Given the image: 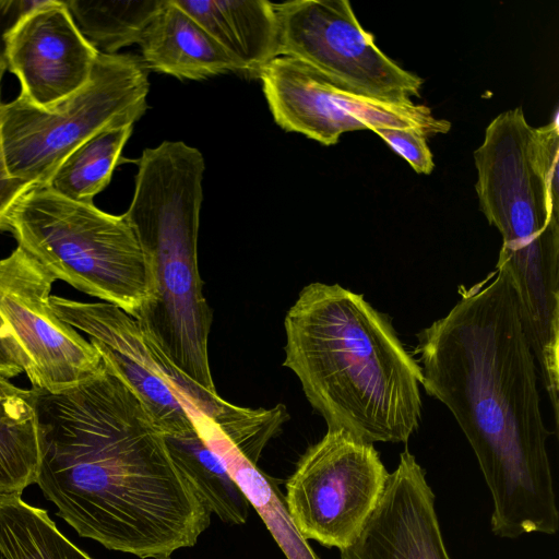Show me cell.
Here are the masks:
<instances>
[{
  "instance_id": "ba28073f",
  "label": "cell",
  "mask_w": 559,
  "mask_h": 559,
  "mask_svg": "<svg viewBox=\"0 0 559 559\" xmlns=\"http://www.w3.org/2000/svg\"><path fill=\"white\" fill-rule=\"evenodd\" d=\"M389 475L373 443L328 430L286 483L288 518L302 539L341 551L371 516Z\"/></svg>"
},
{
  "instance_id": "603a6c76",
  "label": "cell",
  "mask_w": 559,
  "mask_h": 559,
  "mask_svg": "<svg viewBox=\"0 0 559 559\" xmlns=\"http://www.w3.org/2000/svg\"><path fill=\"white\" fill-rule=\"evenodd\" d=\"M373 132L406 159L417 174L429 175L433 170V156L426 141L428 135L421 130L381 128Z\"/></svg>"
},
{
  "instance_id": "d6986e66",
  "label": "cell",
  "mask_w": 559,
  "mask_h": 559,
  "mask_svg": "<svg viewBox=\"0 0 559 559\" xmlns=\"http://www.w3.org/2000/svg\"><path fill=\"white\" fill-rule=\"evenodd\" d=\"M0 559H92L68 539L47 511L21 496H0Z\"/></svg>"
},
{
  "instance_id": "5b68a950",
  "label": "cell",
  "mask_w": 559,
  "mask_h": 559,
  "mask_svg": "<svg viewBox=\"0 0 559 559\" xmlns=\"http://www.w3.org/2000/svg\"><path fill=\"white\" fill-rule=\"evenodd\" d=\"M533 135L522 107L497 116L474 152L475 188L502 236L496 267L512 280L540 377L552 380L559 374V204L537 167Z\"/></svg>"
},
{
  "instance_id": "ac0fdd59",
  "label": "cell",
  "mask_w": 559,
  "mask_h": 559,
  "mask_svg": "<svg viewBox=\"0 0 559 559\" xmlns=\"http://www.w3.org/2000/svg\"><path fill=\"white\" fill-rule=\"evenodd\" d=\"M164 437L175 464L210 512L226 523L243 524L250 501L195 427Z\"/></svg>"
},
{
  "instance_id": "ffe728a7",
  "label": "cell",
  "mask_w": 559,
  "mask_h": 559,
  "mask_svg": "<svg viewBox=\"0 0 559 559\" xmlns=\"http://www.w3.org/2000/svg\"><path fill=\"white\" fill-rule=\"evenodd\" d=\"M132 130L133 126H123L93 135L67 155L46 186L66 199L94 204L109 185Z\"/></svg>"
},
{
  "instance_id": "277c9868",
  "label": "cell",
  "mask_w": 559,
  "mask_h": 559,
  "mask_svg": "<svg viewBox=\"0 0 559 559\" xmlns=\"http://www.w3.org/2000/svg\"><path fill=\"white\" fill-rule=\"evenodd\" d=\"M136 164L123 215L146 255L154 295L134 319L176 368L217 394L207 349L213 312L198 265L204 157L182 141H164L145 148Z\"/></svg>"
},
{
  "instance_id": "4fadbf2b",
  "label": "cell",
  "mask_w": 559,
  "mask_h": 559,
  "mask_svg": "<svg viewBox=\"0 0 559 559\" xmlns=\"http://www.w3.org/2000/svg\"><path fill=\"white\" fill-rule=\"evenodd\" d=\"M99 52L78 28L63 0H43L5 35V69L20 95L46 108L81 88Z\"/></svg>"
},
{
  "instance_id": "7a4b0ae2",
  "label": "cell",
  "mask_w": 559,
  "mask_h": 559,
  "mask_svg": "<svg viewBox=\"0 0 559 559\" xmlns=\"http://www.w3.org/2000/svg\"><path fill=\"white\" fill-rule=\"evenodd\" d=\"M417 334L423 386L444 404L471 444L492 498L491 532L503 538L559 526L537 362L519 298L496 267Z\"/></svg>"
},
{
  "instance_id": "e0dca14e",
  "label": "cell",
  "mask_w": 559,
  "mask_h": 559,
  "mask_svg": "<svg viewBox=\"0 0 559 559\" xmlns=\"http://www.w3.org/2000/svg\"><path fill=\"white\" fill-rule=\"evenodd\" d=\"M40 462L33 390L0 374V496H21L36 483Z\"/></svg>"
},
{
  "instance_id": "9c48e42d",
  "label": "cell",
  "mask_w": 559,
  "mask_h": 559,
  "mask_svg": "<svg viewBox=\"0 0 559 559\" xmlns=\"http://www.w3.org/2000/svg\"><path fill=\"white\" fill-rule=\"evenodd\" d=\"M50 305L59 319L90 336L104 364L136 394L164 435L189 431L195 416L214 419L227 406L176 368L119 307L59 296H50Z\"/></svg>"
},
{
  "instance_id": "cb8c5ba5",
  "label": "cell",
  "mask_w": 559,
  "mask_h": 559,
  "mask_svg": "<svg viewBox=\"0 0 559 559\" xmlns=\"http://www.w3.org/2000/svg\"><path fill=\"white\" fill-rule=\"evenodd\" d=\"M5 67H0V106L1 100V80ZM33 187L20 178L11 175L3 148L1 123H0V230H4L7 218L16 204V202Z\"/></svg>"
},
{
  "instance_id": "3957f363",
  "label": "cell",
  "mask_w": 559,
  "mask_h": 559,
  "mask_svg": "<svg viewBox=\"0 0 559 559\" xmlns=\"http://www.w3.org/2000/svg\"><path fill=\"white\" fill-rule=\"evenodd\" d=\"M283 365L328 430L407 443L421 417V367L390 319L338 284L305 286L286 313Z\"/></svg>"
},
{
  "instance_id": "484cf974",
  "label": "cell",
  "mask_w": 559,
  "mask_h": 559,
  "mask_svg": "<svg viewBox=\"0 0 559 559\" xmlns=\"http://www.w3.org/2000/svg\"><path fill=\"white\" fill-rule=\"evenodd\" d=\"M23 371L21 349L0 314V374L9 379Z\"/></svg>"
},
{
  "instance_id": "7c38bea8",
  "label": "cell",
  "mask_w": 559,
  "mask_h": 559,
  "mask_svg": "<svg viewBox=\"0 0 559 559\" xmlns=\"http://www.w3.org/2000/svg\"><path fill=\"white\" fill-rule=\"evenodd\" d=\"M55 281L20 246L0 260V314L21 349L33 388L48 392L72 388L104 365L91 342L53 312L50 292Z\"/></svg>"
},
{
  "instance_id": "52a82bcc",
  "label": "cell",
  "mask_w": 559,
  "mask_h": 559,
  "mask_svg": "<svg viewBox=\"0 0 559 559\" xmlns=\"http://www.w3.org/2000/svg\"><path fill=\"white\" fill-rule=\"evenodd\" d=\"M148 73L138 56L98 55L87 82L43 108L21 95L0 106L2 143L12 176L46 186L61 162L103 130L133 126L147 108Z\"/></svg>"
},
{
  "instance_id": "9a60e30c",
  "label": "cell",
  "mask_w": 559,
  "mask_h": 559,
  "mask_svg": "<svg viewBox=\"0 0 559 559\" xmlns=\"http://www.w3.org/2000/svg\"><path fill=\"white\" fill-rule=\"evenodd\" d=\"M146 69L200 81L238 73L236 61L174 0H164L140 41Z\"/></svg>"
},
{
  "instance_id": "6da1fadb",
  "label": "cell",
  "mask_w": 559,
  "mask_h": 559,
  "mask_svg": "<svg viewBox=\"0 0 559 559\" xmlns=\"http://www.w3.org/2000/svg\"><path fill=\"white\" fill-rule=\"evenodd\" d=\"M32 390L40 451L35 484L80 536L142 559H169L197 543L212 513L175 464L162 429L108 366L60 392Z\"/></svg>"
},
{
  "instance_id": "30bf717a",
  "label": "cell",
  "mask_w": 559,
  "mask_h": 559,
  "mask_svg": "<svg viewBox=\"0 0 559 559\" xmlns=\"http://www.w3.org/2000/svg\"><path fill=\"white\" fill-rule=\"evenodd\" d=\"M278 56L297 59L355 92L381 102L412 104L424 80L401 68L374 43L347 0L274 3Z\"/></svg>"
},
{
  "instance_id": "5bb4252c",
  "label": "cell",
  "mask_w": 559,
  "mask_h": 559,
  "mask_svg": "<svg viewBox=\"0 0 559 559\" xmlns=\"http://www.w3.org/2000/svg\"><path fill=\"white\" fill-rule=\"evenodd\" d=\"M426 472L405 449L371 516L341 559H452Z\"/></svg>"
},
{
  "instance_id": "d4e9b609",
  "label": "cell",
  "mask_w": 559,
  "mask_h": 559,
  "mask_svg": "<svg viewBox=\"0 0 559 559\" xmlns=\"http://www.w3.org/2000/svg\"><path fill=\"white\" fill-rule=\"evenodd\" d=\"M41 2L43 0H0V67H5L3 59L5 35L25 14Z\"/></svg>"
},
{
  "instance_id": "2e32d148",
  "label": "cell",
  "mask_w": 559,
  "mask_h": 559,
  "mask_svg": "<svg viewBox=\"0 0 559 559\" xmlns=\"http://www.w3.org/2000/svg\"><path fill=\"white\" fill-rule=\"evenodd\" d=\"M236 61L240 74L259 79L278 57L274 3L267 0H174Z\"/></svg>"
},
{
  "instance_id": "8992f818",
  "label": "cell",
  "mask_w": 559,
  "mask_h": 559,
  "mask_svg": "<svg viewBox=\"0 0 559 559\" xmlns=\"http://www.w3.org/2000/svg\"><path fill=\"white\" fill-rule=\"evenodd\" d=\"M4 230L56 280L133 318L153 298L146 255L123 214L33 186L11 210Z\"/></svg>"
},
{
  "instance_id": "7402d4cb",
  "label": "cell",
  "mask_w": 559,
  "mask_h": 559,
  "mask_svg": "<svg viewBox=\"0 0 559 559\" xmlns=\"http://www.w3.org/2000/svg\"><path fill=\"white\" fill-rule=\"evenodd\" d=\"M287 419V409L282 404L253 409L228 403L212 420L241 455L257 465L262 450Z\"/></svg>"
},
{
  "instance_id": "8fae6325",
  "label": "cell",
  "mask_w": 559,
  "mask_h": 559,
  "mask_svg": "<svg viewBox=\"0 0 559 559\" xmlns=\"http://www.w3.org/2000/svg\"><path fill=\"white\" fill-rule=\"evenodd\" d=\"M259 79L276 124L322 145H333L343 133L357 130L412 128L429 136L448 133L451 128L448 120L435 118L425 105L364 96L290 57L274 58Z\"/></svg>"
},
{
  "instance_id": "44dd1931",
  "label": "cell",
  "mask_w": 559,
  "mask_h": 559,
  "mask_svg": "<svg viewBox=\"0 0 559 559\" xmlns=\"http://www.w3.org/2000/svg\"><path fill=\"white\" fill-rule=\"evenodd\" d=\"M164 0H63L78 28L100 53L140 44Z\"/></svg>"
}]
</instances>
